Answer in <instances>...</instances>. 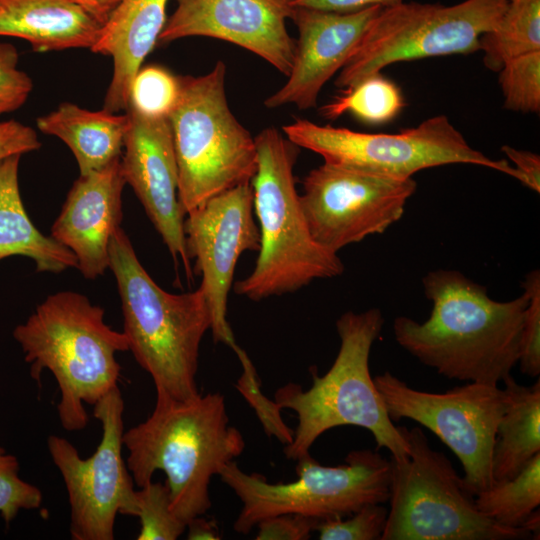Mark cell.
<instances>
[{
    "label": "cell",
    "instance_id": "cell-1",
    "mask_svg": "<svg viewBox=\"0 0 540 540\" xmlns=\"http://www.w3.org/2000/svg\"><path fill=\"white\" fill-rule=\"evenodd\" d=\"M432 309L420 323L398 316L396 342L448 379L498 385L518 363L528 295L496 301L487 288L458 270L437 269L422 278Z\"/></svg>",
    "mask_w": 540,
    "mask_h": 540
},
{
    "label": "cell",
    "instance_id": "cell-2",
    "mask_svg": "<svg viewBox=\"0 0 540 540\" xmlns=\"http://www.w3.org/2000/svg\"><path fill=\"white\" fill-rule=\"evenodd\" d=\"M122 439L134 483L140 488L163 471L171 510L185 524L210 509L212 477L245 449L220 392L185 400L156 394L149 417L124 431Z\"/></svg>",
    "mask_w": 540,
    "mask_h": 540
},
{
    "label": "cell",
    "instance_id": "cell-3",
    "mask_svg": "<svg viewBox=\"0 0 540 540\" xmlns=\"http://www.w3.org/2000/svg\"><path fill=\"white\" fill-rule=\"evenodd\" d=\"M30 375L39 383L48 370L60 393L57 414L63 429H84L89 420L85 404L94 405L118 386L116 355L128 351L125 334L104 321V309L77 292L49 295L13 330Z\"/></svg>",
    "mask_w": 540,
    "mask_h": 540
},
{
    "label": "cell",
    "instance_id": "cell-4",
    "mask_svg": "<svg viewBox=\"0 0 540 540\" xmlns=\"http://www.w3.org/2000/svg\"><path fill=\"white\" fill-rule=\"evenodd\" d=\"M109 268L121 299L128 351L151 376L156 394L178 400L199 394V349L211 327L202 289L182 294L163 290L145 270L120 227L110 240Z\"/></svg>",
    "mask_w": 540,
    "mask_h": 540
},
{
    "label": "cell",
    "instance_id": "cell-5",
    "mask_svg": "<svg viewBox=\"0 0 540 540\" xmlns=\"http://www.w3.org/2000/svg\"><path fill=\"white\" fill-rule=\"evenodd\" d=\"M255 143L257 171L251 186L260 248L252 272L236 282L234 291L260 301L340 276L344 265L309 230L294 175L300 148L274 127L259 132Z\"/></svg>",
    "mask_w": 540,
    "mask_h": 540
},
{
    "label": "cell",
    "instance_id": "cell-6",
    "mask_svg": "<svg viewBox=\"0 0 540 540\" xmlns=\"http://www.w3.org/2000/svg\"><path fill=\"white\" fill-rule=\"evenodd\" d=\"M384 321L377 308L345 312L336 321L340 348L329 370L320 376L311 369L313 382L307 390L288 383L275 392L279 407L293 410L298 418L293 439L284 446L286 458L297 461L310 454L319 436L346 425L368 430L376 450L386 448L394 458L407 456V441L390 419L369 369L370 351Z\"/></svg>",
    "mask_w": 540,
    "mask_h": 540
},
{
    "label": "cell",
    "instance_id": "cell-7",
    "mask_svg": "<svg viewBox=\"0 0 540 540\" xmlns=\"http://www.w3.org/2000/svg\"><path fill=\"white\" fill-rule=\"evenodd\" d=\"M225 79L221 60L204 75L179 76V95L168 118L185 215L229 189L250 183L257 171L255 137L232 113Z\"/></svg>",
    "mask_w": 540,
    "mask_h": 540
},
{
    "label": "cell",
    "instance_id": "cell-8",
    "mask_svg": "<svg viewBox=\"0 0 540 540\" xmlns=\"http://www.w3.org/2000/svg\"><path fill=\"white\" fill-rule=\"evenodd\" d=\"M405 457L390 456L387 520L381 540H517L525 529L502 526L480 513L450 460L432 449L420 427L399 426Z\"/></svg>",
    "mask_w": 540,
    "mask_h": 540
},
{
    "label": "cell",
    "instance_id": "cell-9",
    "mask_svg": "<svg viewBox=\"0 0 540 540\" xmlns=\"http://www.w3.org/2000/svg\"><path fill=\"white\" fill-rule=\"evenodd\" d=\"M296 474L293 482L273 484L258 473L244 472L235 461L225 464L218 476L242 502L234 530L248 534L260 521L282 514L320 521L345 518L389 499L391 465L378 450H353L335 467L308 454L297 460Z\"/></svg>",
    "mask_w": 540,
    "mask_h": 540
},
{
    "label": "cell",
    "instance_id": "cell-10",
    "mask_svg": "<svg viewBox=\"0 0 540 540\" xmlns=\"http://www.w3.org/2000/svg\"><path fill=\"white\" fill-rule=\"evenodd\" d=\"M299 148L320 155L325 163L372 174L408 179L427 168L472 164L519 174L507 160H494L471 147L445 115H436L399 133H366L316 124L298 118L282 127Z\"/></svg>",
    "mask_w": 540,
    "mask_h": 540
},
{
    "label": "cell",
    "instance_id": "cell-11",
    "mask_svg": "<svg viewBox=\"0 0 540 540\" xmlns=\"http://www.w3.org/2000/svg\"><path fill=\"white\" fill-rule=\"evenodd\" d=\"M507 0H464L453 5L407 2L382 8L338 72L341 89L403 61L474 53L499 22Z\"/></svg>",
    "mask_w": 540,
    "mask_h": 540
},
{
    "label": "cell",
    "instance_id": "cell-12",
    "mask_svg": "<svg viewBox=\"0 0 540 540\" xmlns=\"http://www.w3.org/2000/svg\"><path fill=\"white\" fill-rule=\"evenodd\" d=\"M373 380L392 421L419 423L458 457L463 485L471 495L491 487L493 446L507 404L504 388L470 382L443 393L427 392L388 371Z\"/></svg>",
    "mask_w": 540,
    "mask_h": 540
},
{
    "label": "cell",
    "instance_id": "cell-13",
    "mask_svg": "<svg viewBox=\"0 0 540 540\" xmlns=\"http://www.w3.org/2000/svg\"><path fill=\"white\" fill-rule=\"evenodd\" d=\"M102 429L95 452L81 457L66 438L50 435L47 448L68 495L73 540H113L118 514L135 516L136 490L122 456L124 400L118 386L94 405Z\"/></svg>",
    "mask_w": 540,
    "mask_h": 540
},
{
    "label": "cell",
    "instance_id": "cell-14",
    "mask_svg": "<svg viewBox=\"0 0 540 540\" xmlns=\"http://www.w3.org/2000/svg\"><path fill=\"white\" fill-rule=\"evenodd\" d=\"M416 188L413 178L397 179L324 162L305 176L300 203L313 238L338 253L385 232L401 219Z\"/></svg>",
    "mask_w": 540,
    "mask_h": 540
},
{
    "label": "cell",
    "instance_id": "cell-15",
    "mask_svg": "<svg viewBox=\"0 0 540 540\" xmlns=\"http://www.w3.org/2000/svg\"><path fill=\"white\" fill-rule=\"evenodd\" d=\"M186 215L187 252L202 276L200 288L210 310L213 340L233 349L237 343L227 320V304L235 268L245 251L260 248L251 182L209 199Z\"/></svg>",
    "mask_w": 540,
    "mask_h": 540
},
{
    "label": "cell",
    "instance_id": "cell-16",
    "mask_svg": "<svg viewBox=\"0 0 540 540\" xmlns=\"http://www.w3.org/2000/svg\"><path fill=\"white\" fill-rule=\"evenodd\" d=\"M292 0H177L159 43L203 36L240 46L288 76L296 41L286 20Z\"/></svg>",
    "mask_w": 540,
    "mask_h": 540
},
{
    "label": "cell",
    "instance_id": "cell-17",
    "mask_svg": "<svg viewBox=\"0 0 540 540\" xmlns=\"http://www.w3.org/2000/svg\"><path fill=\"white\" fill-rule=\"evenodd\" d=\"M121 158L122 173L175 262L192 279L184 234L185 213L178 197V166L168 117L145 115L132 106Z\"/></svg>",
    "mask_w": 540,
    "mask_h": 540
},
{
    "label": "cell",
    "instance_id": "cell-18",
    "mask_svg": "<svg viewBox=\"0 0 540 540\" xmlns=\"http://www.w3.org/2000/svg\"><path fill=\"white\" fill-rule=\"evenodd\" d=\"M382 9L367 7L339 13L293 7L289 19L298 30L293 64L286 83L265 99L269 109L317 106L323 86L345 65L373 18Z\"/></svg>",
    "mask_w": 540,
    "mask_h": 540
},
{
    "label": "cell",
    "instance_id": "cell-19",
    "mask_svg": "<svg viewBox=\"0 0 540 540\" xmlns=\"http://www.w3.org/2000/svg\"><path fill=\"white\" fill-rule=\"evenodd\" d=\"M125 184L121 157L80 175L52 225L51 237L74 254L86 279H95L109 268V245L122 220Z\"/></svg>",
    "mask_w": 540,
    "mask_h": 540
},
{
    "label": "cell",
    "instance_id": "cell-20",
    "mask_svg": "<svg viewBox=\"0 0 540 540\" xmlns=\"http://www.w3.org/2000/svg\"><path fill=\"white\" fill-rule=\"evenodd\" d=\"M168 0H121L101 25L92 52L113 59V75L103 110H127L131 82L166 23Z\"/></svg>",
    "mask_w": 540,
    "mask_h": 540
},
{
    "label": "cell",
    "instance_id": "cell-21",
    "mask_svg": "<svg viewBox=\"0 0 540 540\" xmlns=\"http://www.w3.org/2000/svg\"><path fill=\"white\" fill-rule=\"evenodd\" d=\"M101 25L73 0H0V36L24 39L35 52L91 48Z\"/></svg>",
    "mask_w": 540,
    "mask_h": 540
},
{
    "label": "cell",
    "instance_id": "cell-22",
    "mask_svg": "<svg viewBox=\"0 0 540 540\" xmlns=\"http://www.w3.org/2000/svg\"><path fill=\"white\" fill-rule=\"evenodd\" d=\"M128 125L127 113L90 111L70 102L36 120L42 133L59 138L70 148L80 175L97 171L121 157Z\"/></svg>",
    "mask_w": 540,
    "mask_h": 540
},
{
    "label": "cell",
    "instance_id": "cell-23",
    "mask_svg": "<svg viewBox=\"0 0 540 540\" xmlns=\"http://www.w3.org/2000/svg\"><path fill=\"white\" fill-rule=\"evenodd\" d=\"M21 156L0 160V260L24 256L34 261L38 272L77 268L74 254L53 237L43 235L28 216L18 182Z\"/></svg>",
    "mask_w": 540,
    "mask_h": 540
},
{
    "label": "cell",
    "instance_id": "cell-24",
    "mask_svg": "<svg viewBox=\"0 0 540 540\" xmlns=\"http://www.w3.org/2000/svg\"><path fill=\"white\" fill-rule=\"evenodd\" d=\"M503 382L507 404L493 446L494 482L513 477L540 453L539 378L532 386L517 383L512 375Z\"/></svg>",
    "mask_w": 540,
    "mask_h": 540
},
{
    "label": "cell",
    "instance_id": "cell-25",
    "mask_svg": "<svg viewBox=\"0 0 540 540\" xmlns=\"http://www.w3.org/2000/svg\"><path fill=\"white\" fill-rule=\"evenodd\" d=\"M479 45L492 71L511 58L540 51V0H507L499 22L481 36Z\"/></svg>",
    "mask_w": 540,
    "mask_h": 540
},
{
    "label": "cell",
    "instance_id": "cell-26",
    "mask_svg": "<svg viewBox=\"0 0 540 540\" xmlns=\"http://www.w3.org/2000/svg\"><path fill=\"white\" fill-rule=\"evenodd\" d=\"M474 500L478 511L492 521L508 528H522L540 505V453L516 475L493 482L475 495Z\"/></svg>",
    "mask_w": 540,
    "mask_h": 540
},
{
    "label": "cell",
    "instance_id": "cell-27",
    "mask_svg": "<svg viewBox=\"0 0 540 540\" xmlns=\"http://www.w3.org/2000/svg\"><path fill=\"white\" fill-rule=\"evenodd\" d=\"M403 106L400 88L380 72L343 88L340 95L320 108V113L329 120L350 113L363 122L382 124L394 119Z\"/></svg>",
    "mask_w": 540,
    "mask_h": 540
},
{
    "label": "cell",
    "instance_id": "cell-28",
    "mask_svg": "<svg viewBox=\"0 0 540 540\" xmlns=\"http://www.w3.org/2000/svg\"><path fill=\"white\" fill-rule=\"evenodd\" d=\"M136 513L140 520L138 540H176L186 524L171 510L170 492L166 483L149 482L136 490Z\"/></svg>",
    "mask_w": 540,
    "mask_h": 540
},
{
    "label": "cell",
    "instance_id": "cell-29",
    "mask_svg": "<svg viewBox=\"0 0 540 540\" xmlns=\"http://www.w3.org/2000/svg\"><path fill=\"white\" fill-rule=\"evenodd\" d=\"M498 72L506 109L524 113L539 112L540 51L511 58Z\"/></svg>",
    "mask_w": 540,
    "mask_h": 540
},
{
    "label": "cell",
    "instance_id": "cell-30",
    "mask_svg": "<svg viewBox=\"0 0 540 540\" xmlns=\"http://www.w3.org/2000/svg\"><path fill=\"white\" fill-rule=\"evenodd\" d=\"M180 90L179 76L158 65L141 67L134 76L128 106L152 117H168Z\"/></svg>",
    "mask_w": 540,
    "mask_h": 540
},
{
    "label": "cell",
    "instance_id": "cell-31",
    "mask_svg": "<svg viewBox=\"0 0 540 540\" xmlns=\"http://www.w3.org/2000/svg\"><path fill=\"white\" fill-rule=\"evenodd\" d=\"M233 351L243 368L242 375L236 383L237 390L254 409L265 433L276 437L284 445L289 444L294 431L284 423L281 417L282 409L275 400L268 399L262 393L255 367L247 353L238 344L233 347Z\"/></svg>",
    "mask_w": 540,
    "mask_h": 540
},
{
    "label": "cell",
    "instance_id": "cell-32",
    "mask_svg": "<svg viewBox=\"0 0 540 540\" xmlns=\"http://www.w3.org/2000/svg\"><path fill=\"white\" fill-rule=\"evenodd\" d=\"M20 464L16 456L0 446V517L11 523L22 510H33L41 506V490L22 479Z\"/></svg>",
    "mask_w": 540,
    "mask_h": 540
},
{
    "label": "cell",
    "instance_id": "cell-33",
    "mask_svg": "<svg viewBox=\"0 0 540 540\" xmlns=\"http://www.w3.org/2000/svg\"><path fill=\"white\" fill-rule=\"evenodd\" d=\"M388 515L382 503L363 506L348 519H326L319 522L320 540H381Z\"/></svg>",
    "mask_w": 540,
    "mask_h": 540
},
{
    "label": "cell",
    "instance_id": "cell-34",
    "mask_svg": "<svg viewBox=\"0 0 540 540\" xmlns=\"http://www.w3.org/2000/svg\"><path fill=\"white\" fill-rule=\"evenodd\" d=\"M528 295L522 325L518 363L523 374L538 378L540 374V271L532 270L522 282Z\"/></svg>",
    "mask_w": 540,
    "mask_h": 540
},
{
    "label": "cell",
    "instance_id": "cell-35",
    "mask_svg": "<svg viewBox=\"0 0 540 540\" xmlns=\"http://www.w3.org/2000/svg\"><path fill=\"white\" fill-rule=\"evenodd\" d=\"M19 54L10 43H0V115L16 111L27 101L33 82L17 68Z\"/></svg>",
    "mask_w": 540,
    "mask_h": 540
},
{
    "label": "cell",
    "instance_id": "cell-36",
    "mask_svg": "<svg viewBox=\"0 0 540 540\" xmlns=\"http://www.w3.org/2000/svg\"><path fill=\"white\" fill-rule=\"evenodd\" d=\"M320 520L298 514H282L266 518L256 526V540H306Z\"/></svg>",
    "mask_w": 540,
    "mask_h": 540
},
{
    "label": "cell",
    "instance_id": "cell-37",
    "mask_svg": "<svg viewBox=\"0 0 540 540\" xmlns=\"http://www.w3.org/2000/svg\"><path fill=\"white\" fill-rule=\"evenodd\" d=\"M41 147L36 131L19 121H0V160L22 155Z\"/></svg>",
    "mask_w": 540,
    "mask_h": 540
},
{
    "label": "cell",
    "instance_id": "cell-38",
    "mask_svg": "<svg viewBox=\"0 0 540 540\" xmlns=\"http://www.w3.org/2000/svg\"><path fill=\"white\" fill-rule=\"evenodd\" d=\"M502 152L515 164L519 174V181L532 189L540 192V156L530 151L519 150L504 145Z\"/></svg>",
    "mask_w": 540,
    "mask_h": 540
},
{
    "label": "cell",
    "instance_id": "cell-39",
    "mask_svg": "<svg viewBox=\"0 0 540 540\" xmlns=\"http://www.w3.org/2000/svg\"><path fill=\"white\" fill-rule=\"evenodd\" d=\"M404 1L406 0H292L291 5L292 7L346 13L372 6L391 7Z\"/></svg>",
    "mask_w": 540,
    "mask_h": 540
},
{
    "label": "cell",
    "instance_id": "cell-40",
    "mask_svg": "<svg viewBox=\"0 0 540 540\" xmlns=\"http://www.w3.org/2000/svg\"><path fill=\"white\" fill-rule=\"evenodd\" d=\"M189 540H219L221 535L215 521L201 516L194 517L186 524Z\"/></svg>",
    "mask_w": 540,
    "mask_h": 540
},
{
    "label": "cell",
    "instance_id": "cell-41",
    "mask_svg": "<svg viewBox=\"0 0 540 540\" xmlns=\"http://www.w3.org/2000/svg\"><path fill=\"white\" fill-rule=\"evenodd\" d=\"M103 24L121 0H73Z\"/></svg>",
    "mask_w": 540,
    "mask_h": 540
}]
</instances>
